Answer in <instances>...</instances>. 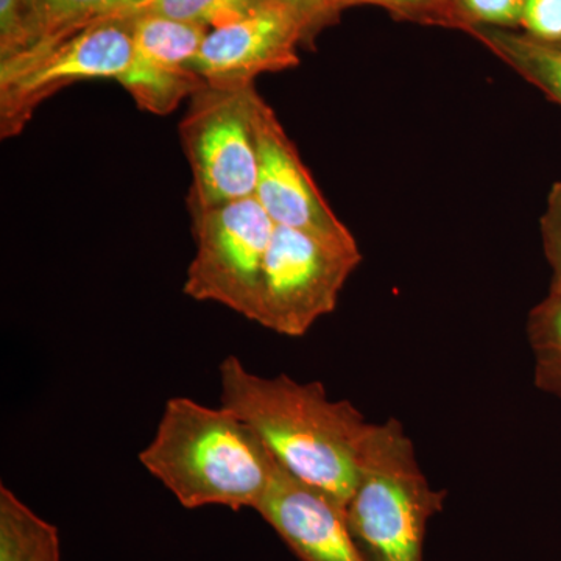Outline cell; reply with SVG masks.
<instances>
[{"label":"cell","mask_w":561,"mask_h":561,"mask_svg":"<svg viewBox=\"0 0 561 561\" xmlns=\"http://www.w3.org/2000/svg\"><path fill=\"white\" fill-rule=\"evenodd\" d=\"M467 35L561 106V44L541 43L512 28L472 27Z\"/></svg>","instance_id":"7c38bea8"},{"label":"cell","mask_w":561,"mask_h":561,"mask_svg":"<svg viewBox=\"0 0 561 561\" xmlns=\"http://www.w3.org/2000/svg\"><path fill=\"white\" fill-rule=\"evenodd\" d=\"M362 262L359 243L275 225L257 295L254 323L286 337H302L335 311Z\"/></svg>","instance_id":"5b68a950"},{"label":"cell","mask_w":561,"mask_h":561,"mask_svg":"<svg viewBox=\"0 0 561 561\" xmlns=\"http://www.w3.org/2000/svg\"><path fill=\"white\" fill-rule=\"evenodd\" d=\"M519 31L541 43L561 44V0H524Z\"/></svg>","instance_id":"7402d4cb"},{"label":"cell","mask_w":561,"mask_h":561,"mask_svg":"<svg viewBox=\"0 0 561 561\" xmlns=\"http://www.w3.org/2000/svg\"><path fill=\"white\" fill-rule=\"evenodd\" d=\"M542 253L551 267L549 294H561V181L552 184L540 217Z\"/></svg>","instance_id":"ffe728a7"},{"label":"cell","mask_w":561,"mask_h":561,"mask_svg":"<svg viewBox=\"0 0 561 561\" xmlns=\"http://www.w3.org/2000/svg\"><path fill=\"white\" fill-rule=\"evenodd\" d=\"M0 561H61L57 527L5 485L0 486Z\"/></svg>","instance_id":"4fadbf2b"},{"label":"cell","mask_w":561,"mask_h":561,"mask_svg":"<svg viewBox=\"0 0 561 561\" xmlns=\"http://www.w3.org/2000/svg\"><path fill=\"white\" fill-rule=\"evenodd\" d=\"M209 28L160 14H131L133 60L119 80L140 110L165 116L205 81L192 70Z\"/></svg>","instance_id":"30bf717a"},{"label":"cell","mask_w":561,"mask_h":561,"mask_svg":"<svg viewBox=\"0 0 561 561\" xmlns=\"http://www.w3.org/2000/svg\"><path fill=\"white\" fill-rule=\"evenodd\" d=\"M220 405L245 421L283 470L346 507L371 423L319 381L264 378L236 356L219 365Z\"/></svg>","instance_id":"6da1fadb"},{"label":"cell","mask_w":561,"mask_h":561,"mask_svg":"<svg viewBox=\"0 0 561 561\" xmlns=\"http://www.w3.org/2000/svg\"><path fill=\"white\" fill-rule=\"evenodd\" d=\"M300 22L305 47L312 49L317 36L324 28L331 27L341 20V10L334 0H276Z\"/></svg>","instance_id":"44dd1931"},{"label":"cell","mask_w":561,"mask_h":561,"mask_svg":"<svg viewBox=\"0 0 561 561\" xmlns=\"http://www.w3.org/2000/svg\"><path fill=\"white\" fill-rule=\"evenodd\" d=\"M448 493L427 481L397 419L371 423L362 443L346 523L365 561H424L430 522Z\"/></svg>","instance_id":"3957f363"},{"label":"cell","mask_w":561,"mask_h":561,"mask_svg":"<svg viewBox=\"0 0 561 561\" xmlns=\"http://www.w3.org/2000/svg\"><path fill=\"white\" fill-rule=\"evenodd\" d=\"M524 0H454L461 32L472 27H500L519 31Z\"/></svg>","instance_id":"ac0fdd59"},{"label":"cell","mask_w":561,"mask_h":561,"mask_svg":"<svg viewBox=\"0 0 561 561\" xmlns=\"http://www.w3.org/2000/svg\"><path fill=\"white\" fill-rule=\"evenodd\" d=\"M268 0H142L130 14H160L208 28L241 21Z\"/></svg>","instance_id":"2e32d148"},{"label":"cell","mask_w":561,"mask_h":561,"mask_svg":"<svg viewBox=\"0 0 561 561\" xmlns=\"http://www.w3.org/2000/svg\"><path fill=\"white\" fill-rule=\"evenodd\" d=\"M191 217L195 254L183 294L253 321L275 224L256 197L194 210Z\"/></svg>","instance_id":"52a82bcc"},{"label":"cell","mask_w":561,"mask_h":561,"mask_svg":"<svg viewBox=\"0 0 561 561\" xmlns=\"http://www.w3.org/2000/svg\"><path fill=\"white\" fill-rule=\"evenodd\" d=\"M253 84L216 87L205 83L191 98L180 124V140L190 162L191 213L254 197L257 142Z\"/></svg>","instance_id":"277c9868"},{"label":"cell","mask_w":561,"mask_h":561,"mask_svg":"<svg viewBox=\"0 0 561 561\" xmlns=\"http://www.w3.org/2000/svg\"><path fill=\"white\" fill-rule=\"evenodd\" d=\"M139 461L186 508L257 511L278 463L230 409L191 398L168 400Z\"/></svg>","instance_id":"7a4b0ae2"},{"label":"cell","mask_w":561,"mask_h":561,"mask_svg":"<svg viewBox=\"0 0 561 561\" xmlns=\"http://www.w3.org/2000/svg\"><path fill=\"white\" fill-rule=\"evenodd\" d=\"M31 11L36 43L46 46L72 33L110 20L130 14L142 0H25ZM32 47V49H33Z\"/></svg>","instance_id":"5bb4252c"},{"label":"cell","mask_w":561,"mask_h":561,"mask_svg":"<svg viewBox=\"0 0 561 561\" xmlns=\"http://www.w3.org/2000/svg\"><path fill=\"white\" fill-rule=\"evenodd\" d=\"M131 60V14H124L0 61V136L21 135L41 103L77 81H119Z\"/></svg>","instance_id":"8992f818"},{"label":"cell","mask_w":561,"mask_h":561,"mask_svg":"<svg viewBox=\"0 0 561 561\" xmlns=\"http://www.w3.org/2000/svg\"><path fill=\"white\" fill-rule=\"evenodd\" d=\"M300 22L286 7L268 0L243 20L209 31L192 70L208 84L243 87L262 73L300 65Z\"/></svg>","instance_id":"9c48e42d"},{"label":"cell","mask_w":561,"mask_h":561,"mask_svg":"<svg viewBox=\"0 0 561 561\" xmlns=\"http://www.w3.org/2000/svg\"><path fill=\"white\" fill-rule=\"evenodd\" d=\"M343 11L357 5H373L386 10L393 20L430 27L461 32V21L454 0H334Z\"/></svg>","instance_id":"e0dca14e"},{"label":"cell","mask_w":561,"mask_h":561,"mask_svg":"<svg viewBox=\"0 0 561 561\" xmlns=\"http://www.w3.org/2000/svg\"><path fill=\"white\" fill-rule=\"evenodd\" d=\"M526 331L535 386L561 400V294H548L531 309Z\"/></svg>","instance_id":"9a60e30c"},{"label":"cell","mask_w":561,"mask_h":561,"mask_svg":"<svg viewBox=\"0 0 561 561\" xmlns=\"http://www.w3.org/2000/svg\"><path fill=\"white\" fill-rule=\"evenodd\" d=\"M256 512L300 561H365L351 535L345 507L279 465Z\"/></svg>","instance_id":"8fae6325"},{"label":"cell","mask_w":561,"mask_h":561,"mask_svg":"<svg viewBox=\"0 0 561 561\" xmlns=\"http://www.w3.org/2000/svg\"><path fill=\"white\" fill-rule=\"evenodd\" d=\"M254 131L257 142V186L254 197L273 224L335 241H356L321 194L294 140L261 95L254 103Z\"/></svg>","instance_id":"ba28073f"},{"label":"cell","mask_w":561,"mask_h":561,"mask_svg":"<svg viewBox=\"0 0 561 561\" xmlns=\"http://www.w3.org/2000/svg\"><path fill=\"white\" fill-rule=\"evenodd\" d=\"M31 11L25 0H0V61L10 60L35 46Z\"/></svg>","instance_id":"d6986e66"}]
</instances>
